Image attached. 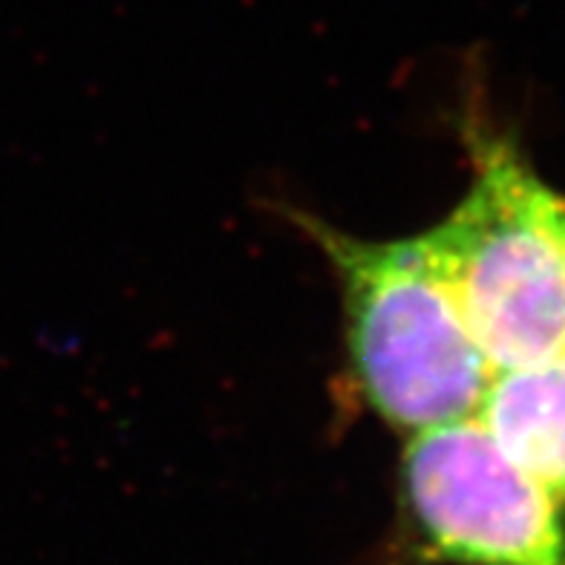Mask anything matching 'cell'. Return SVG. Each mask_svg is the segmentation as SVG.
I'll use <instances>...</instances> for the list:
<instances>
[{"instance_id": "1", "label": "cell", "mask_w": 565, "mask_h": 565, "mask_svg": "<svg viewBox=\"0 0 565 565\" xmlns=\"http://www.w3.org/2000/svg\"><path fill=\"white\" fill-rule=\"evenodd\" d=\"M332 266L352 407L402 436L477 416L493 366L459 312L427 234L366 239L291 214Z\"/></svg>"}, {"instance_id": "2", "label": "cell", "mask_w": 565, "mask_h": 565, "mask_svg": "<svg viewBox=\"0 0 565 565\" xmlns=\"http://www.w3.org/2000/svg\"><path fill=\"white\" fill-rule=\"evenodd\" d=\"M470 182L424 231L493 370L565 352V194L479 113L465 125Z\"/></svg>"}, {"instance_id": "3", "label": "cell", "mask_w": 565, "mask_h": 565, "mask_svg": "<svg viewBox=\"0 0 565 565\" xmlns=\"http://www.w3.org/2000/svg\"><path fill=\"white\" fill-rule=\"evenodd\" d=\"M375 565H565V511L479 416L404 436Z\"/></svg>"}, {"instance_id": "4", "label": "cell", "mask_w": 565, "mask_h": 565, "mask_svg": "<svg viewBox=\"0 0 565 565\" xmlns=\"http://www.w3.org/2000/svg\"><path fill=\"white\" fill-rule=\"evenodd\" d=\"M477 416L565 511V352L493 372Z\"/></svg>"}]
</instances>
